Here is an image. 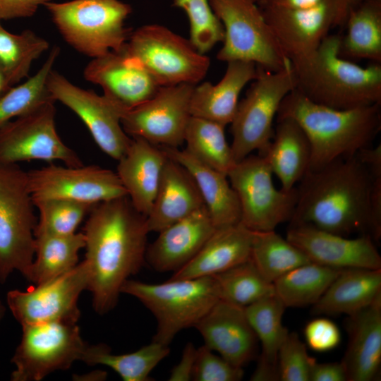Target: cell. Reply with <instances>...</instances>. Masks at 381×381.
<instances>
[{
	"label": "cell",
	"mask_w": 381,
	"mask_h": 381,
	"mask_svg": "<svg viewBox=\"0 0 381 381\" xmlns=\"http://www.w3.org/2000/svg\"><path fill=\"white\" fill-rule=\"evenodd\" d=\"M341 270L310 262L276 279L274 293L286 308L313 306Z\"/></svg>",
	"instance_id": "cell-34"
},
{
	"label": "cell",
	"mask_w": 381,
	"mask_h": 381,
	"mask_svg": "<svg viewBox=\"0 0 381 381\" xmlns=\"http://www.w3.org/2000/svg\"><path fill=\"white\" fill-rule=\"evenodd\" d=\"M380 106L334 109L313 102L295 88L282 100L276 119L289 118L301 126L310 146L308 171H313L371 147L381 129Z\"/></svg>",
	"instance_id": "cell-3"
},
{
	"label": "cell",
	"mask_w": 381,
	"mask_h": 381,
	"mask_svg": "<svg viewBox=\"0 0 381 381\" xmlns=\"http://www.w3.org/2000/svg\"><path fill=\"white\" fill-rule=\"evenodd\" d=\"M168 159L160 146L132 138L119 159L116 174L134 207L147 217L152 208Z\"/></svg>",
	"instance_id": "cell-23"
},
{
	"label": "cell",
	"mask_w": 381,
	"mask_h": 381,
	"mask_svg": "<svg viewBox=\"0 0 381 381\" xmlns=\"http://www.w3.org/2000/svg\"><path fill=\"white\" fill-rule=\"evenodd\" d=\"M216 229L203 207L158 232L147 247L145 260L157 272H175L195 257Z\"/></svg>",
	"instance_id": "cell-22"
},
{
	"label": "cell",
	"mask_w": 381,
	"mask_h": 381,
	"mask_svg": "<svg viewBox=\"0 0 381 381\" xmlns=\"http://www.w3.org/2000/svg\"><path fill=\"white\" fill-rule=\"evenodd\" d=\"M85 244L83 232L35 236V256L27 279L36 285L71 270L78 264V253Z\"/></svg>",
	"instance_id": "cell-32"
},
{
	"label": "cell",
	"mask_w": 381,
	"mask_h": 381,
	"mask_svg": "<svg viewBox=\"0 0 381 381\" xmlns=\"http://www.w3.org/2000/svg\"><path fill=\"white\" fill-rule=\"evenodd\" d=\"M368 0H337L343 14L346 18L349 11L354 6Z\"/></svg>",
	"instance_id": "cell-51"
},
{
	"label": "cell",
	"mask_w": 381,
	"mask_h": 381,
	"mask_svg": "<svg viewBox=\"0 0 381 381\" xmlns=\"http://www.w3.org/2000/svg\"><path fill=\"white\" fill-rule=\"evenodd\" d=\"M121 293L135 297L152 313L157 321L152 341L166 346L183 329L195 327L220 299L214 276L169 279L161 284L128 279Z\"/></svg>",
	"instance_id": "cell-5"
},
{
	"label": "cell",
	"mask_w": 381,
	"mask_h": 381,
	"mask_svg": "<svg viewBox=\"0 0 381 381\" xmlns=\"http://www.w3.org/2000/svg\"><path fill=\"white\" fill-rule=\"evenodd\" d=\"M6 313V306L4 305V303L0 301V322L3 320Z\"/></svg>",
	"instance_id": "cell-52"
},
{
	"label": "cell",
	"mask_w": 381,
	"mask_h": 381,
	"mask_svg": "<svg viewBox=\"0 0 381 381\" xmlns=\"http://www.w3.org/2000/svg\"><path fill=\"white\" fill-rule=\"evenodd\" d=\"M205 207L190 172L168 157L152 208L146 217L149 232H159Z\"/></svg>",
	"instance_id": "cell-26"
},
{
	"label": "cell",
	"mask_w": 381,
	"mask_h": 381,
	"mask_svg": "<svg viewBox=\"0 0 381 381\" xmlns=\"http://www.w3.org/2000/svg\"><path fill=\"white\" fill-rule=\"evenodd\" d=\"M260 9L289 59L315 50L331 29L343 25L346 20L337 0L307 9Z\"/></svg>",
	"instance_id": "cell-18"
},
{
	"label": "cell",
	"mask_w": 381,
	"mask_h": 381,
	"mask_svg": "<svg viewBox=\"0 0 381 381\" xmlns=\"http://www.w3.org/2000/svg\"><path fill=\"white\" fill-rule=\"evenodd\" d=\"M52 0H0V19L11 20L33 16L38 8Z\"/></svg>",
	"instance_id": "cell-46"
},
{
	"label": "cell",
	"mask_w": 381,
	"mask_h": 381,
	"mask_svg": "<svg viewBox=\"0 0 381 381\" xmlns=\"http://www.w3.org/2000/svg\"><path fill=\"white\" fill-rule=\"evenodd\" d=\"M169 352V346L153 341L126 354H114L109 346L98 344L87 346L81 361L109 367L124 381H150V373Z\"/></svg>",
	"instance_id": "cell-33"
},
{
	"label": "cell",
	"mask_w": 381,
	"mask_h": 381,
	"mask_svg": "<svg viewBox=\"0 0 381 381\" xmlns=\"http://www.w3.org/2000/svg\"><path fill=\"white\" fill-rule=\"evenodd\" d=\"M257 77L245 97L238 102L231 122V147L236 162L252 152L262 155L271 141L274 120L284 98L296 88V78L289 60L277 71L258 66Z\"/></svg>",
	"instance_id": "cell-8"
},
{
	"label": "cell",
	"mask_w": 381,
	"mask_h": 381,
	"mask_svg": "<svg viewBox=\"0 0 381 381\" xmlns=\"http://www.w3.org/2000/svg\"><path fill=\"white\" fill-rule=\"evenodd\" d=\"M44 6L66 42L86 56L121 51L131 35L124 21L132 8L120 0L51 1Z\"/></svg>",
	"instance_id": "cell-6"
},
{
	"label": "cell",
	"mask_w": 381,
	"mask_h": 381,
	"mask_svg": "<svg viewBox=\"0 0 381 381\" xmlns=\"http://www.w3.org/2000/svg\"><path fill=\"white\" fill-rule=\"evenodd\" d=\"M304 335L308 346L318 352L330 351L336 348L341 341L338 327L325 318L310 320L305 327Z\"/></svg>",
	"instance_id": "cell-45"
},
{
	"label": "cell",
	"mask_w": 381,
	"mask_h": 381,
	"mask_svg": "<svg viewBox=\"0 0 381 381\" xmlns=\"http://www.w3.org/2000/svg\"><path fill=\"white\" fill-rule=\"evenodd\" d=\"M285 308L275 294L244 307L249 324L261 344L258 363L278 370V352L289 334L282 324Z\"/></svg>",
	"instance_id": "cell-36"
},
{
	"label": "cell",
	"mask_w": 381,
	"mask_h": 381,
	"mask_svg": "<svg viewBox=\"0 0 381 381\" xmlns=\"http://www.w3.org/2000/svg\"><path fill=\"white\" fill-rule=\"evenodd\" d=\"M330 1L332 0H258V4L260 8L307 9Z\"/></svg>",
	"instance_id": "cell-49"
},
{
	"label": "cell",
	"mask_w": 381,
	"mask_h": 381,
	"mask_svg": "<svg viewBox=\"0 0 381 381\" xmlns=\"http://www.w3.org/2000/svg\"><path fill=\"white\" fill-rule=\"evenodd\" d=\"M253 231L241 223L217 228L200 251L170 279L211 277L250 258Z\"/></svg>",
	"instance_id": "cell-25"
},
{
	"label": "cell",
	"mask_w": 381,
	"mask_h": 381,
	"mask_svg": "<svg viewBox=\"0 0 381 381\" xmlns=\"http://www.w3.org/2000/svg\"><path fill=\"white\" fill-rule=\"evenodd\" d=\"M344 25L340 56L381 64V0H368L353 7Z\"/></svg>",
	"instance_id": "cell-31"
},
{
	"label": "cell",
	"mask_w": 381,
	"mask_h": 381,
	"mask_svg": "<svg viewBox=\"0 0 381 381\" xmlns=\"http://www.w3.org/2000/svg\"><path fill=\"white\" fill-rule=\"evenodd\" d=\"M22 327V337L11 359L12 381H39L82 361L87 346L77 323L51 322Z\"/></svg>",
	"instance_id": "cell-12"
},
{
	"label": "cell",
	"mask_w": 381,
	"mask_h": 381,
	"mask_svg": "<svg viewBox=\"0 0 381 381\" xmlns=\"http://www.w3.org/2000/svg\"><path fill=\"white\" fill-rule=\"evenodd\" d=\"M296 186L298 199L290 225L309 224L344 236L381 237L372 204L370 172L358 155L308 171Z\"/></svg>",
	"instance_id": "cell-2"
},
{
	"label": "cell",
	"mask_w": 381,
	"mask_h": 381,
	"mask_svg": "<svg viewBox=\"0 0 381 381\" xmlns=\"http://www.w3.org/2000/svg\"><path fill=\"white\" fill-rule=\"evenodd\" d=\"M196 350L193 343L186 344L179 362L172 368L168 380H192L193 368L196 356Z\"/></svg>",
	"instance_id": "cell-47"
},
{
	"label": "cell",
	"mask_w": 381,
	"mask_h": 381,
	"mask_svg": "<svg viewBox=\"0 0 381 381\" xmlns=\"http://www.w3.org/2000/svg\"><path fill=\"white\" fill-rule=\"evenodd\" d=\"M195 328L205 346L235 366L243 368L256 356L258 340L244 307L219 299Z\"/></svg>",
	"instance_id": "cell-21"
},
{
	"label": "cell",
	"mask_w": 381,
	"mask_h": 381,
	"mask_svg": "<svg viewBox=\"0 0 381 381\" xmlns=\"http://www.w3.org/2000/svg\"><path fill=\"white\" fill-rule=\"evenodd\" d=\"M123 49L159 86L196 85L210 65V58L198 52L190 40L157 24L141 26L131 33Z\"/></svg>",
	"instance_id": "cell-9"
},
{
	"label": "cell",
	"mask_w": 381,
	"mask_h": 381,
	"mask_svg": "<svg viewBox=\"0 0 381 381\" xmlns=\"http://www.w3.org/2000/svg\"><path fill=\"white\" fill-rule=\"evenodd\" d=\"M347 374L342 362L313 363L310 381H346Z\"/></svg>",
	"instance_id": "cell-48"
},
{
	"label": "cell",
	"mask_w": 381,
	"mask_h": 381,
	"mask_svg": "<svg viewBox=\"0 0 381 381\" xmlns=\"http://www.w3.org/2000/svg\"><path fill=\"white\" fill-rule=\"evenodd\" d=\"M194 87L187 83L160 86L152 98L124 114L121 119L124 131L131 138L158 146L179 147L184 143L191 116Z\"/></svg>",
	"instance_id": "cell-16"
},
{
	"label": "cell",
	"mask_w": 381,
	"mask_h": 381,
	"mask_svg": "<svg viewBox=\"0 0 381 381\" xmlns=\"http://www.w3.org/2000/svg\"><path fill=\"white\" fill-rule=\"evenodd\" d=\"M286 239L313 262L345 270L381 269V256L368 234L349 238L309 224L289 225Z\"/></svg>",
	"instance_id": "cell-19"
},
{
	"label": "cell",
	"mask_w": 381,
	"mask_h": 381,
	"mask_svg": "<svg viewBox=\"0 0 381 381\" xmlns=\"http://www.w3.org/2000/svg\"><path fill=\"white\" fill-rule=\"evenodd\" d=\"M59 52V47H53L36 74L17 87H13L0 98V126L41 104L53 99L47 89V80Z\"/></svg>",
	"instance_id": "cell-40"
},
{
	"label": "cell",
	"mask_w": 381,
	"mask_h": 381,
	"mask_svg": "<svg viewBox=\"0 0 381 381\" xmlns=\"http://www.w3.org/2000/svg\"><path fill=\"white\" fill-rule=\"evenodd\" d=\"M348 316L349 343L341 361L347 380H373L381 364V296Z\"/></svg>",
	"instance_id": "cell-24"
},
{
	"label": "cell",
	"mask_w": 381,
	"mask_h": 381,
	"mask_svg": "<svg viewBox=\"0 0 381 381\" xmlns=\"http://www.w3.org/2000/svg\"><path fill=\"white\" fill-rule=\"evenodd\" d=\"M253 62L234 60L227 62L226 72L215 85L205 82L195 85L190 104L193 116L208 119L224 126L231 123L236 111L240 93L258 75Z\"/></svg>",
	"instance_id": "cell-27"
},
{
	"label": "cell",
	"mask_w": 381,
	"mask_h": 381,
	"mask_svg": "<svg viewBox=\"0 0 381 381\" xmlns=\"http://www.w3.org/2000/svg\"><path fill=\"white\" fill-rule=\"evenodd\" d=\"M341 35H328L313 52L291 59L296 89L337 109L381 104V64L362 67L339 54Z\"/></svg>",
	"instance_id": "cell-4"
},
{
	"label": "cell",
	"mask_w": 381,
	"mask_h": 381,
	"mask_svg": "<svg viewBox=\"0 0 381 381\" xmlns=\"http://www.w3.org/2000/svg\"><path fill=\"white\" fill-rule=\"evenodd\" d=\"M49 42L33 31L20 34L6 30L0 19V66L13 86L28 73L32 62L49 49Z\"/></svg>",
	"instance_id": "cell-38"
},
{
	"label": "cell",
	"mask_w": 381,
	"mask_h": 381,
	"mask_svg": "<svg viewBox=\"0 0 381 381\" xmlns=\"http://www.w3.org/2000/svg\"><path fill=\"white\" fill-rule=\"evenodd\" d=\"M83 233L89 270L92 306L104 315L116 306L123 284L139 272L145 261L147 235L146 217L128 196L95 205Z\"/></svg>",
	"instance_id": "cell-1"
},
{
	"label": "cell",
	"mask_w": 381,
	"mask_h": 381,
	"mask_svg": "<svg viewBox=\"0 0 381 381\" xmlns=\"http://www.w3.org/2000/svg\"><path fill=\"white\" fill-rule=\"evenodd\" d=\"M27 172L0 164V282L13 271L28 279L35 256L37 218Z\"/></svg>",
	"instance_id": "cell-7"
},
{
	"label": "cell",
	"mask_w": 381,
	"mask_h": 381,
	"mask_svg": "<svg viewBox=\"0 0 381 381\" xmlns=\"http://www.w3.org/2000/svg\"><path fill=\"white\" fill-rule=\"evenodd\" d=\"M276 121L272 138L260 155L278 178L281 189L289 191L308 171L310 146L306 135L294 120L283 118Z\"/></svg>",
	"instance_id": "cell-29"
},
{
	"label": "cell",
	"mask_w": 381,
	"mask_h": 381,
	"mask_svg": "<svg viewBox=\"0 0 381 381\" xmlns=\"http://www.w3.org/2000/svg\"><path fill=\"white\" fill-rule=\"evenodd\" d=\"M381 296V269L342 270L313 305L315 315H352Z\"/></svg>",
	"instance_id": "cell-30"
},
{
	"label": "cell",
	"mask_w": 381,
	"mask_h": 381,
	"mask_svg": "<svg viewBox=\"0 0 381 381\" xmlns=\"http://www.w3.org/2000/svg\"><path fill=\"white\" fill-rule=\"evenodd\" d=\"M250 260L273 283L289 271L311 261L298 248L274 230L253 231Z\"/></svg>",
	"instance_id": "cell-37"
},
{
	"label": "cell",
	"mask_w": 381,
	"mask_h": 381,
	"mask_svg": "<svg viewBox=\"0 0 381 381\" xmlns=\"http://www.w3.org/2000/svg\"><path fill=\"white\" fill-rule=\"evenodd\" d=\"M54 102L47 101L0 126V164L42 160L49 164L61 161L69 167L83 165L57 133Z\"/></svg>",
	"instance_id": "cell-13"
},
{
	"label": "cell",
	"mask_w": 381,
	"mask_h": 381,
	"mask_svg": "<svg viewBox=\"0 0 381 381\" xmlns=\"http://www.w3.org/2000/svg\"><path fill=\"white\" fill-rule=\"evenodd\" d=\"M225 126L191 116L184 135L185 150L202 164L226 175L236 163L227 142Z\"/></svg>",
	"instance_id": "cell-35"
},
{
	"label": "cell",
	"mask_w": 381,
	"mask_h": 381,
	"mask_svg": "<svg viewBox=\"0 0 381 381\" xmlns=\"http://www.w3.org/2000/svg\"><path fill=\"white\" fill-rule=\"evenodd\" d=\"M223 25V46L217 58L222 61H250L277 71L290 60L284 54L258 4V0H210Z\"/></svg>",
	"instance_id": "cell-10"
},
{
	"label": "cell",
	"mask_w": 381,
	"mask_h": 381,
	"mask_svg": "<svg viewBox=\"0 0 381 381\" xmlns=\"http://www.w3.org/2000/svg\"><path fill=\"white\" fill-rule=\"evenodd\" d=\"M88 284L89 270L82 261L64 274L25 291H8L6 302L21 326L51 322L77 323L80 317L78 301Z\"/></svg>",
	"instance_id": "cell-14"
},
{
	"label": "cell",
	"mask_w": 381,
	"mask_h": 381,
	"mask_svg": "<svg viewBox=\"0 0 381 381\" xmlns=\"http://www.w3.org/2000/svg\"><path fill=\"white\" fill-rule=\"evenodd\" d=\"M214 277L220 299L241 307L275 294L273 283L262 276L250 259Z\"/></svg>",
	"instance_id": "cell-39"
},
{
	"label": "cell",
	"mask_w": 381,
	"mask_h": 381,
	"mask_svg": "<svg viewBox=\"0 0 381 381\" xmlns=\"http://www.w3.org/2000/svg\"><path fill=\"white\" fill-rule=\"evenodd\" d=\"M47 86L54 101L61 102L81 119L103 152L116 160L126 153L132 141L121 125L126 109L104 95L74 85L53 69Z\"/></svg>",
	"instance_id": "cell-15"
},
{
	"label": "cell",
	"mask_w": 381,
	"mask_h": 381,
	"mask_svg": "<svg viewBox=\"0 0 381 381\" xmlns=\"http://www.w3.org/2000/svg\"><path fill=\"white\" fill-rule=\"evenodd\" d=\"M33 202L39 212L35 236L76 233L78 226L95 205L66 199H44Z\"/></svg>",
	"instance_id": "cell-41"
},
{
	"label": "cell",
	"mask_w": 381,
	"mask_h": 381,
	"mask_svg": "<svg viewBox=\"0 0 381 381\" xmlns=\"http://www.w3.org/2000/svg\"><path fill=\"white\" fill-rule=\"evenodd\" d=\"M123 48L93 58L83 75L87 81L100 85L104 95L128 111L152 98L160 86Z\"/></svg>",
	"instance_id": "cell-20"
},
{
	"label": "cell",
	"mask_w": 381,
	"mask_h": 381,
	"mask_svg": "<svg viewBox=\"0 0 381 381\" xmlns=\"http://www.w3.org/2000/svg\"><path fill=\"white\" fill-rule=\"evenodd\" d=\"M315 360L309 356L306 344L296 332H289L281 345L277 357L279 380L310 381Z\"/></svg>",
	"instance_id": "cell-43"
},
{
	"label": "cell",
	"mask_w": 381,
	"mask_h": 381,
	"mask_svg": "<svg viewBox=\"0 0 381 381\" xmlns=\"http://www.w3.org/2000/svg\"><path fill=\"white\" fill-rule=\"evenodd\" d=\"M272 171L262 155H248L236 162L227 174L241 209L240 223L253 231L274 230L289 222L298 199L296 186L277 189Z\"/></svg>",
	"instance_id": "cell-11"
},
{
	"label": "cell",
	"mask_w": 381,
	"mask_h": 381,
	"mask_svg": "<svg viewBox=\"0 0 381 381\" xmlns=\"http://www.w3.org/2000/svg\"><path fill=\"white\" fill-rule=\"evenodd\" d=\"M160 147L169 158L181 164L192 175L216 228L240 223L238 200L227 175L202 164L185 149Z\"/></svg>",
	"instance_id": "cell-28"
},
{
	"label": "cell",
	"mask_w": 381,
	"mask_h": 381,
	"mask_svg": "<svg viewBox=\"0 0 381 381\" xmlns=\"http://www.w3.org/2000/svg\"><path fill=\"white\" fill-rule=\"evenodd\" d=\"M173 6L183 9L190 25V42L205 54L218 42H223L224 27L214 13L210 0H174Z\"/></svg>",
	"instance_id": "cell-42"
},
{
	"label": "cell",
	"mask_w": 381,
	"mask_h": 381,
	"mask_svg": "<svg viewBox=\"0 0 381 381\" xmlns=\"http://www.w3.org/2000/svg\"><path fill=\"white\" fill-rule=\"evenodd\" d=\"M13 87L6 73L0 66V98Z\"/></svg>",
	"instance_id": "cell-50"
},
{
	"label": "cell",
	"mask_w": 381,
	"mask_h": 381,
	"mask_svg": "<svg viewBox=\"0 0 381 381\" xmlns=\"http://www.w3.org/2000/svg\"><path fill=\"white\" fill-rule=\"evenodd\" d=\"M243 375V368L232 365L205 344L197 349L192 380L238 381Z\"/></svg>",
	"instance_id": "cell-44"
},
{
	"label": "cell",
	"mask_w": 381,
	"mask_h": 381,
	"mask_svg": "<svg viewBox=\"0 0 381 381\" xmlns=\"http://www.w3.org/2000/svg\"><path fill=\"white\" fill-rule=\"evenodd\" d=\"M32 200L66 199L96 205L127 196L116 172L97 165L50 163L27 172Z\"/></svg>",
	"instance_id": "cell-17"
}]
</instances>
